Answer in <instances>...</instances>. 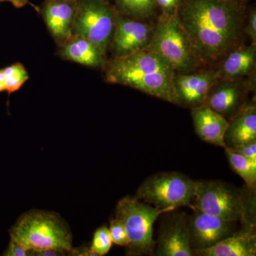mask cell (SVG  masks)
I'll return each mask as SVG.
<instances>
[{"label": "cell", "instance_id": "6da1fadb", "mask_svg": "<svg viewBox=\"0 0 256 256\" xmlns=\"http://www.w3.org/2000/svg\"><path fill=\"white\" fill-rule=\"evenodd\" d=\"M178 16L200 62L214 63L238 46L244 16L233 0H186Z\"/></svg>", "mask_w": 256, "mask_h": 256}, {"label": "cell", "instance_id": "7a4b0ae2", "mask_svg": "<svg viewBox=\"0 0 256 256\" xmlns=\"http://www.w3.org/2000/svg\"><path fill=\"white\" fill-rule=\"evenodd\" d=\"M174 74L166 60L146 46L131 54L116 57L108 64L106 78L173 104Z\"/></svg>", "mask_w": 256, "mask_h": 256}, {"label": "cell", "instance_id": "3957f363", "mask_svg": "<svg viewBox=\"0 0 256 256\" xmlns=\"http://www.w3.org/2000/svg\"><path fill=\"white\" fill-rule=\"evenodd\" d=\"M11 239L32 254L56 250L75 254L72 236L66 226L54 215L44 212H31L18 220L11 230Z\"/></svg>", "mask_w": 256, "mask_h": 256}, {"label": "cell", "instance_id": "277c9868", "mask_svg": "<svg viewBox=\"0 0 256 256\" xmlns=\"http://www.w3.org/2000/svg\"><path fill=\"white\" fill-rule=\"evenodd\" d=\"M146 47L166 60L175 73H190L200 62L178 14L161 15Z\"/></svg>", "mask_w": 256, "mask_h": 256}, {"label": "cell", "instance_id": "5b68a950", "mask_svg": "<svg viewBox=\"0 0 256 256\" xmlns=\"http://www.w3.org/2000/svg\"><path fill=\"white\" fill-rule=\"evenodd\" d=\"M170 212L173 210L156 208L134 196L124 197L118 202L116 218L124 224L127 232L128 255L154 254L156 242L153 240V226L160 216Z\"/></svg>", "mask_w": 256, "mask_h": 256}, {"label": "cell", "instance_id": "8992f818", "mask_svg": "<svg viewBox=\"0 0 256 256\" xmlns=\"http://www.w3.org/2000/svg\"><path fill=\"white\" fill-rule=\"evenodd\" d=\"M193 208L230 222L250 223L248 215L250 200L242 191L224 182L196 181Z\"/></svg>", "mask_w": 256, "mask_h": 256}, {"label": "cell", "instance_id": "52a82bcc", "mask_svg": "<svg viewBox=\"0 0 256 256\" xmlns=\"http://www.w3.org/2000/svg\"><path fill=\"white\" fill-rule=\"evenodd\" d=\"M196 181L176 172H160L146 178L136 197L156 208L174 210L180 207L193 208Z\"/></svg>", "mask_w": 256, "mask_h": 256}, {"label": "cell", "instance_id": "ba28073f", "mask_svg": "<svg viewBox=\"0 0 256 256\" xmlns=\"http://www.w3.org/2000/svg\"><path fill=\"white\" fill-rule=\"evenodd\" d=\"M114 18L105 0H78L72 35L88 40L104 55L114 32Z\"/></svg>", "mask_w": 256, "mask_h": 256}, {"label": "cell", "instance_id": "9c48e42d", "mask_svg": "<svg viewBox=\"0 0 256 256\" xmlns=\"http://www.w3.org/2000/svg\"><path fill=\"white\" fill-rule=\"evenodd\" d=\"M188 216V226L192 252L212 246L233 234L236 222L194 208Z\"/></svg>", "mask_w": 256, "mask_h": 256}, {"label": "cell", "instance_id": "30bf717a", "mask_svg": "<svg viewBox=\"0 0 256 256\" xmlns=\"http://www.w3.org/2000/svg\"><path fill=\"white\" fill-rule=\"evenodd\" d=\"M218 70L195 73H175L173 79V104L184 107H197L204 104L210 88L218 79Z\"/></svg>", "mask_w": 256, "mask_h": 256}, {"label": "cell", "instance_id": "8fae6325", "mask_svg": "<svg viewBox=\"0 0 256 256\" xmlns=\"http://www.w3.org/2000/svg\"><path fill=\"white\" fill-rule=\"evenodd\" d=\"M153 28L136 18H114L112 50L116 57L124 56L146 48L150 42Z\"/></svg>", "mask_w": 256, "mask_h": 256}, {"label": "cell", "instance_id": "7c38bea8", "mask_svg": "<svg viewBox=\"0 0 256 256\" xmlns=\"http://www.w3.org/2000/svg\"><path fill=\"white\" fill-rule=\"evenodd\" d=\"M238 80L218 78L210 88L204 104L227 120L232 118L246 106L247 87Z\"/></svg>", "mask_w": 256, "mask_h": 256}, {"label": "cell", "instance_id": "4fadbf2b", "mask_svg": "<svg viewBox=\"0 0 256 256\" xmlns=\"http://www.w3.org/2000/svg\"><path fill=\"white\" fill-rule=\"evenodd\" d=\"M160 229L156 255L159 256H192L188 226V216L174 214L166 218Z\"/></svg>", "mask_w": 256, "mask_h": 256}, {"label": "cell", "instance_id": "5bb4252c", "mask_svg": "<svg viewBox=\"0 0 256 256\" xmlns=\"http://www.w3.org/2000/svg\"><path fill=\"white\" fill-rule=\"evenodd\" d=\"M242 230L233 233L212 246L193 252L200 256H255V224H244Z\"/></svg>", "mask_w": 256, "mask_h": 256}, {"label": "cell", "instance_id": "9a60e30c", "mask_svg": "<svg viewBox=\"0 0 256 256\" xmlns=\"http://www.w3.org/2000/svg\"><path fill=\"white\" fill-rule=\"evenodd\" d=\"M191 109L194 127L198 138L208 144L225 148L224 136L228 121L205 104Z\"/></svg>", "mask_w": 256, "mask_h": 256}, {"label": "cell", "instance_id": "2e32d148", "mask_svg": "<svg viewBox=\"0 0 256 256\" xmlns=\"http://www.w3.org/2000/svg\"><path fill=\"white\" fill-rule=\"evenodd\" d=\"M256 141V108L246 106L229 120L224 136L226 148H235Z\"/></svg>", "mask_w": 256, "mask_h": 256}, {"label": "cell", "instance_id": "e0dca14e", "mask_svg": "<svg viewBox=\"0 0 256 256\" xmlns=\"http://www.w3.org/2000/svg\"><path fill=\"white\" fill-rule=\"evenodd\" d=\"M76 3L65 0H50L44 9V16L48 30L60 41L72 37V28Z\"/></svg>", "mask_w": 256, "mask_h": 256}, {"label": "cell", "instance_id": "ac0fdd59", "mask_svg": "<svg viewBox=\"0 0 256 256\" xmlns=\"http://www.w3.org/2000/svg\"><path fill=\"white\" fill-rule=\"evenodd\" d=\"M256 60V44L236 47L226 55L218 70V76L225 80H239L252 72Z\"/></svg>", "mask_w": 256, "mask_h": 256}, {"label": "cell", "instance_id": "d6986e66", "mask_svg": "<svg viewBox=\"0 0 256 256\" xmlns=\"http://www.w3.org/2000/svg\"><path fill=\"white\" fill-rule=\"evenodd\" d=\"M60 54L66 60L92 67L100 66L104 58V55L94 44L78 36L67 40Z\"/></svg>", "mask_w": 256, "mask_h": 256}, {"label": "cell", "instance_id": "ffe728a7", "mask_svg": "<svg viewBox=\"0 0 256 256\" xmlns=\"http://www.w3.org/2000/svg\"><path fill=\"white\" fill-rule=\"evenodd\" d=\"M225 153L232 170L239 175L246 184L250 192H255L256 186V162L246 159L232 150L225 148Z\"/></svg>", "mask_w": 256, "mask_h": 256}, {"label": "cell", "instance_id": "44dd1931", "mask_svg": "<svg viewBox=\"0 0 256 256\" xmlns=\"http://www.w3.org/2000/svg\"><path fill=\"white\" fill-rule=\"evenodd\" d=\"M120 10L128 16L141 20L150 18L156 6V0H116Z\"/></svg>", "mask_w": 256, "mask_h": 256}, {"label": "cell", "instance_id": "7402d4cb", "mask_svg": "<svg viewBox=\"0 0 256 256\" xmlns=\"http://www.w3.org/2000/svg\"><path fill=\"white\" fill-rule=\"evenodd\" d=\"M4 75L5 90L12 94L16 92L28 79V74L21 64H15L2 69Z\"/></svg>", "mask_w": 256, "mask_h": 256}, {"label": "cell", "instance_id": "603a6c76", "mask_svg": "<svg viewBox=\"0 0 256 256\" xmlns=\"http://www.w3.org/2000/svg\"><path fill=\"white\" fill-rule=\"evenodd\" d=\"M112 244L109 228L106 226H101L94 234L90 250L94 256H105L110 250Z\"/></svg>", "mask_w": 256, "mask_h": 256}, {"label": "cell", "instance_id": "cb8c5ba5", "mask_svg": "<svg viewBox=\"0 0 256 256\" xmlns=\"http://www.w3.org/2000/svg\"><path fill=\"white\" fill-rule=\"evenodd\" d=\"M112 244H117L121 246L127 247L129 245V238L124 224L116 218L111 220L110 228H109Z\"/></svg>", "mask_w": 256, "mask_h": 256}, {"label": "cell", "instance_id": "d4e9b609", "mask_svg": "<svg viewBox=\"0 0 256 256\" xmlns=\"http://www.w3.org/2000/svg\"><path fill=\"white\" fill-rule=\"evenodd\" d=\"M182 0H156V5L161 10L162 14L173 15L178 14V8Z\"/></svg>", "mask_w": 256, "mask_h": 256}, {"label": "cell", "instance_id": "484cf974", "mask_svg": "<svg viewBox=\"0 0 256 256\" xmlns=\"http://www.w3.org/2000/svg\"><path fill=\"white\" fill-rule=\"evenodd\" d=\"M232 150L250 161L256 162V141L230 148Z\"/></svg>", "mask_w": 256, "mask_h": 256}, {"label": "cell", "instance_id": "4316f807", "mask_svg": "<svg viewBox=\"0 0 256 256\" xmlns=\"http://www.w3.org/2000/svg\"><path fill=\"white\" fill-rule=\"evenodd\" d=\"M248 36L252 40V44L256 42V8H252L249 13L246 26L244 28Z\"/></svg>", "mask_w": 256, "mask_h": 256}, {"label": "cell", "instance_id": "83f0119b", "mask_svg": "<svg viewBox=\"0 0 256 256\" xmlns=\"http://www.w3.org/2000/svg\"><path fill=\"white\" fill-rule=\"evenodd\" d=\"M31 252L20 245L18 242L11 239L8 250L5 252L4 255L6 256H30Z\"/></svg>", "mask_w": 256, "mask_h": 256}, {"label": "cell", "instance_id": "f1b7e54d", "mask_svg": "<svg viewBox=\"0 0 256 256\" xmlns=\"http://www.w3.org/2000/svg\"><path fill=\"white\" fill-rule=\"evenodd\" d=\"M9 2L12 3L16 8H23V6H26L28 4L31 5L35 10L38 11V8L35 6V5L32 4L28 0H0V2Z\"/></svg>", "mask_w": 256, "mask_h": 256}, {"label": "cell", "instance_id": "f546056e", "mask_svg": "<svg viewBox=\"0 0 256 256\" xmlns=\"http://www.w3.org/2000/svg\"><path fill=\"white\" fill-rule=\"evenodd\" d=\"M5 90L4 82H0V92Z\"/></svg>", "mask_w": 256, "mask_h": 256}, {"label": "cell", "instance_id": "4dcf8cb0", "mask_svg": "<svg viewBox=\"0 0 256 256\" xmlns=\"http://www.w3.org/2000/svg\"><path fill=\"white\" fill-rule=\"evenodd\" d=\"M65 1L70 2L76 3L78 0H65Z\"/></svg>", "mask_w": 256, "mask_h": 256}, {"label": "cell", "instance_id": "1f68e13d", "mask_svg": "<svg viewBox=\"0 0 256 256\" xmlns=\"http://www.w3.org/2000/svg\"><path fill=\"white\" fill-rule=\"evenodd\" d=\"M233 1H236V0H233Z\"/></svg>", "mask_w": 256, "mask_h": 256}]
</instances>
